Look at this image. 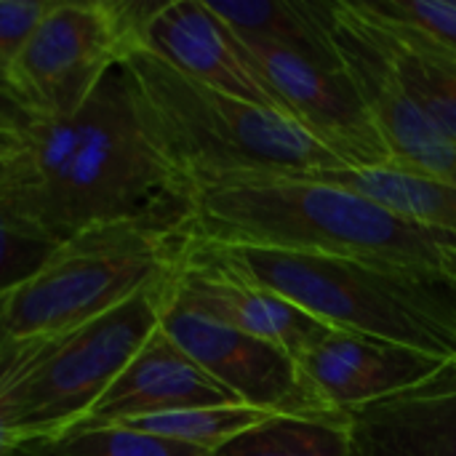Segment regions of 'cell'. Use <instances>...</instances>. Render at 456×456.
I'll use <instances>...</instances> for the list:
<instances>
[{
    "label": "cell",
    "instance_id": "7402d4cb",
    "mask_svg": "<svg viewBox=\"0 0 456 456\" xmlns=\"http://www.w3.org/2000/svg\"><path fill=\"white\" fill-rule=\"evenodd\" d=\"M59 240L29 222L0 192V297L32 281L53 256Z\"/></svg>",
    "mask_w": 456,
    "mask_h": 456
},
{
    "label": "cell",
    "instance_id": "ba28073f",
    "mask_svg": "<svg viewBox=\"0 0 456 456\" xmlns=\"http://www.w3.org/2000/svg\"><path fill=\"white\" fill-rule=\"evenodd\" d=\"M128 53L110 0H56L11 69L35 118L77 112Z\"/></svg>",
    "mask_w": 456,
    "mask_h": 456
},
{
    "label": "cell",
    "instance_id": "3957f363",
    "mask_svg": "<svg viewBox=\"0 0 456 456\" xmlns=\"http://www.w3.org/2000/svg\"><path fill=\"white\" fill-rule=\"evenodd\" d=\"M182 256L192 265L270 289L331 329L385 339L438 361H452L456 355L452 286H436L310 251L230 246L192 235H187Z\"/></svg>",
    "mask_w": 456,
    "mask_h": 456
},
{
    "label": "cell",
    "instance_id": "2e32d148",
    "mask_svg": "<svg viewBox=\"0 0 456 456\" xmlns=\"http://www.w3.org/2000/svg\"><path fill=\"white\" fill-rule=\"evenodd\" d=\"M240 37L289 48L326 69H342L334 40V3L302 0H206Z\"/></svg>",
    "mask_w": 456,
    "mask_h": 456
},
{
    "label": "cell",
    "instance_id": "277c9868",
    "mask_svg": "<svg viewBox=\"0 0 456 456\" xmlns=\"http://www.w3.org/2000/svg\"><path fill=\"white\" fill-rule=\"evenodd\" d=\"M123 61L152 134L195 192L232 179L347 168L286 115L200 86L147 51Z\"/></svg>",
    "mask_w": 456,
    "mask_h": 456
},
{
    "label": "cell",
    "instance_id": "ffe728a7",
    "mask_svg": "<svg viewBox=\"0 0 456 456\" xmlns=\"http://www.w3.org/2000/svg\"><path fill=\"white\" fill-rule=\"evenodd\" d=\"M273 417H281V414H273L267 409H256L248 403H235V406H203V409H184V411H171V414H158V417H142V419L123 422V428L214 452L222 444L232 441L235 436Z\"/></svg>",
    "mask_w": 456,
    "mask_h": 456
},
{
    "label": "cell",
    "instance_id": "8992f818",
    "mask_svg": "<svg viewBox=\"0 0 456 456\" xmlns=\"http://www.w3.org/2000/svg\"><path fill=\"white\" fill-rule=\"evenodd\" d=\"M171 281L174 275L53 342L19 387L16 425L21 444L64 436L88 417L160 326Z\"/></svg>",
    "mask_w": 456,
    "mask_h": 456
},
{
    "label": "cell",
    "instance_id": "44dd1931",
    "mask_svg": "<svg viewBox=\"0 0 456 456\" xmlns=\"http://www.w3.org/2000/svg\"><path fill=\"white\" fill-rule=\"evenodd\" d=\"M13 456H211L208 449L155 438L123 425L77 428L56 438L24 441Z\"/></svg>",
    "mask_w": 456,
    "mask_h": 456
},
{
    "label": "cell",
    "instance_id": "603a6c76",
    "mask_svg": "<svg viewBox=\"0 0 456 456\" xmlns=\"http://www.w3.org/2000/svg\"><path fill=\"white\" fill-rule=\"evenodd\" d=\"M59 337L61 334L32 339H0V456H13L21 446L16 425L19 387Z\"/></svg>",
    "mask_w": 456,
    "mask_h": 456
},
{
    "label": "cell",
    "instance_id": "7a4b0ae2",
    "mask_svg": "<svg viewBox=\"0 0 456 456\" xmlns=\"http://www.w3.org/2000/svg\"><path fill=\"white\" fill-rule=\"evenodd\" d=\"M192 238L310 251L436 286H456V235L315 179H232L195 192Z\"/></svg>",
    "mask_w": 456,
    "mask_h": 456
},
{
    "label": "cell",
    "instance_id": "9a60e30c",
    "mask_svg": "<svg viewBox=\"0 0 456 456\" xmlns=\"http://www.w3.org/2000/svg\"><path fill=\"white\" fill-rule=\"evenodd\" d=\"M174 289L211 318L286 350L294 361L318 347L334 329L281 294L240 278L179 259Z\"/></svg>",
    "mask_w": 456,
    "mask_h": 456
},
{
    "label": "cell",
    "instance_id": "484cf974",
    "mask_svg": "<svg viewBox=\"0 0 456 456\" xmlns=\"http://www.w3.org/2000/svg\"><path fill=\"white\" fill-rule=\"evenodd\" d=\"M32 110L21 102V96L13 91L11 83L0 80V131H19L27 134L35 126Z\"/></svg>",
    "mask_w": 456,
    "mask_h": 456
},
{
    "label": "cell",
    "instance_id": "e0dca14e",
    "mask_svg": "<svg viewBox=\"0 0 456 456\" xmlns=\"http://www.w3.org/2000/svg\"><path fill=\"white\" fill-rule=\"evenodd\" d=\"M350 5L371 24L406 91L419 102L428 118L456 144V51L409 27L374 19L353 0Z\"/></svg>",
    "mask_w": 456,
    "mask_h": 456
},
{
    "label": "cell",
    "instance_id": "7c38bea8",
    "mask_svg": "<svg viewBox=\"0 0 456 456\" xmlns=\"http://www.w3.org/2000/svg\"><path fill=\"white\" fill-rule=\"evenodd\" d=\"M235 403L243 401L206 374L158 326L77 428H107L142 417Z\"/></svg>",
    "mask_w": 456,
    "mask_h": 456
},
{
    "label": "cell",
    "instance_id": "9c48e42d",
    "mask_svg": "<svg viewBox=\"0 0 456 456\" xmlns=\"http://www.w3.org/2000/svg\"><path fill=\"white\" fill-rule=\"evenodd\" d=\"M334 16V40L342 67L382 134L393 163L456 182V144L406 91L371 24L350 0H337Z\"/></svg>",
    "mask_w": 456,
    "mask_h": 456
},
{
    "label": "cell",
    "instance_id": "d6986e66",
    "mask_svg": "<svg viewBox=\"0 0 456 456\" xmlns=\"http://www.w3.org/2000/svg\"><path fill=\"white\" fill-rule=\"evenodd\" d=\"M211 456H353L350 419L334 422L281 414L222 444Z\"/></svg>",
    "mask_w": 456,
    "mask_h": 456
},
{
    "label": "cell",
    "instance_id": "f1b7e54d",
    "mask_svg": "<svg viewBox=\"0 0 456 456\" xmlns=\"http://www.w3.org/2000/svg\"><path fill=\"white\" fill-rule=\"evenodd\" d=\"M452 291H454V297H456V286H452Z\"/></svg>",
    "mask_w": 456,
    "mask_h": 456
},
{
    "label": "cell",
    "instance_id": "52a82bcc",
    "mask_svg": "<svg viewBox=\"0 0 456 456\" xmlns=\"http://www.w3.org/2000/svg\"><path fill=\"white\" fill-rule=\"evenodd\" d=\"M176 275V273H174ZM160 329L219 385L243 403L273 414L305 419H347L302 374L299 363L281 347L248 337L190 305L171 281Z\"/></svg>",
    "mask_w": 456,
    "mask_h": 456
},
{
    "label": "cell",
    "instance_id": "83f0119b",
    "mask_svg": "<svg viewBox=\"0 0 456 456\" xmlns=\"http://www.w3.org/2000/svg\"><path fill=\"white\" fill-rule=\"evenodd\" d=\"M8 297H11V294H5V297H0V323H3V313H5V305H8Z\"/></svg>",
    "mask_w": 456,
    "mask_h": 456
},
{
    "label": "cell",
    "instance_id": "cb8c5ba5",
    "mask_svg": "<svg viewBox=\"0 0 456 456\" xmlns=\"http://www.w3.org/2000/svg\"><path fill=\"white\" fill-rule=\"evenodd\" d=\"M363 13L422 32L456 51V0H353Z\"/></svg>",
    "mask_w": 456,
    "mask_h": 456
},
{
    "label": "cell",
    "instance_id": "d4e9b609",
    "mask_svg": "<svg viewBox=\"0 0 456 456\" xmlns=\"http://www.w3.org/2000/svg\"><path fill=\"white\" fill-rule=\"evenodd\" d=\"M56 0H0V80L11 83V69L37 24Z\"/></svg>",
    "mask_w": 456,
    "mask_h": 456
},
{
    "label": "cell",
    "instance_id": "4fadbf2b",
    "mask_svg": "<svg viewBox=\"0 0 456 456\" xmlns=\"http://www.w3.org/2000/svg\"><path fill=\"white\" fill-rule=\"evenodd\" d=\"M353 456H456V355L425 382L347 411Z\"/></svg>",
    "mask_w": 456,
    "mask_h": 456
},
{
    "label": "cell",
    "instance_id": "8fae6325",
    "mask_svg": "<svg viewBox=\"0 0 456 456\" xmlns=\"http://www.w3.org/2000/svg\"><path fill=\"white\" fill-rule=\"evenodd\" d=\"M142 51L158 56L200 86L286 115L243 40L208 8L206 0H166L144 35Z\"/></svg>",
    "mask_w": 456,
    "mask_h": 456
},
{
    "label": "cell",
    "instance_id": "ac0fdd59",
    "mask_svg": "<svg viewBox=\"0 0 456 456\" xmlns=\"http://www.w3.org/2000/svg\"><path fill=\"white\" fill-rule=\"evenodd\" d=\"M297 179H315L353 190L409 222L456 235V182L409 171L395 163L377 168L315 171L310 176Z\"/></svg>",
    "mask_w": 456,
    "mask_h": 456
},
{
    "label": "cell",
    "instance_id": "5b68a950",
    "mask_svg": "<svg viewBox=\"0 0 456 456\" xmlns=\"http://www.w3.org/2000/svg\"><path fill=\"white\" fill-rule=\"evenodd\" d=\"M187 235L139 224H96L59 243L43 270L5 305L0 339L67 334L163 283L179 267Z\"/></svg>",
    "mask_w": 456,
    "mask_h": 456
},
{
    "label": "cell",
    "instance_id": "5bb4252c",
    "mask_svg": "<svg viewBox=\"0 0 456 456\" xmlns=\"http://www.w3.org/2000/svg\"><path fill=\"white\" fill-rule=\"evenodd\" d=\"M297 363L310 385L334 409L347 414L425 382L446 361L385 339L334 329Z\"/></svg>",
    "mask_w": 456,
    "mask_h": 456
},
{
    "label": "cell",
    "instance_id": "4316f807",
    "mask_svg": "<svg viewBox=\"0 0 456 456\" xmlns=\"http://www.w3.org/2000/svg\"><path fill=\"white\" fill-rule=\"evenodd\" d=\"M27 152V134L0 131V192L13 182Z\"/></svg>",
    "mask_w": 456,
    "mask_h": 456
},
{
    "label": "cell",
    "instance_id": "30bf717a",
    "mask_svg": "<svg viewBox=\"0 0 456 456\" xmlns=\"http://www.w3.org/2000/svg\"><path fill=\"white\" fill-rule=\"evenodd\" d=\"M286 118L307 131L347 168H377L393 155L361 102L350 75L326 69L289 48L243 40Z\"/></svg>",
    "mask_w": 456,
    "mask_h": 456
},
{
    "label": "cell",
    "instance_id": "6da1fadb",
    "mask_svg": "<svg viewBox=\"0 0 456 456\" xmlns=\"http://www.w3.org/2000/svg\"><path fill=\"white\" fill-rule=\"evenodd\" d=\"M3 195L59 243L120 222L190 235L195 214V187L152 134L126 61L77 112L35 120Z\"/></svg>",
    "mask_w": 456,
    "mask_h": 456
}]
</instances>
